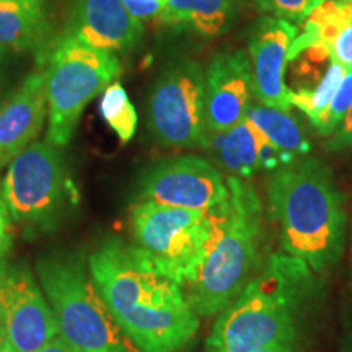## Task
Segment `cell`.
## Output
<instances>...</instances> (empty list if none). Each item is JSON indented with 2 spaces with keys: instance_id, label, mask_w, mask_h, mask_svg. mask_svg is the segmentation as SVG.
Wrapping results in <instances>:
<instances>
[{
  "instance_id": "484cf974",
  "label": "cell",
  "mask_w": 352,
  "mask_h": 352,
  "mask_svg": "<svg viewBox=\"0 0 352 352\" xmlns=\"http://www.w3.org/2000/svg\"><path fill=\"white\" fill-rule=\"evenodd\" d=\"M12 51L0 46V104L12 94Z\"/></svg>"
},
{
  "instance_id": "ac0fdd59",
  "label": "cell",
  "mask_w": 352,
  "mask_h": 352,
  "mask_svg": "<svg viewBox=\"0 0 352 352\" xmlns=\"http://www.w3.org/2000/svg\"><path fill=\"white\" fill-rule=\"evenodd\" d=\"M241 8L243 0H168L158 19L170 28L212 39L230 32Z\"/></svg>"
},
{
  "instance_id": "7c38bea8",
  "label": "cell",
  "mask_w": 352,
  "mask_h": 352,
  "mask_svg": "<svg viewBox=\"0 0 352 352\" xmlns=\"http://www.w3.org/2000/svg\"><path fill=\"white\" fill-rule=\"evenodd\" d=\"M297 34L296 25L271 15L258 19L250 30L248 56L252 63L254 98L280 111L292 108L284 83V72L290 44Z\"/></svg>"
},
{
  "instance_id": "ba28073f",
  "label": "cell",
  "mask_w": 352,
  "mask_h": 352,
  "mask_svg": "<svg viewBox=\"0 0 352 352\" xmlns=\"http://www.w3.org/2000/svg\"><path fill=\"white\" fill-rule=\"evenodd\" d=\"M131 220L135 245L184 287L196 274L204 254L210 230L209 210L139 201L131 210Z\"/></svg>"
},
{
  "instance_id": "2e32d148",
  "label": "cell",
  "mask_w": 352,
  "mask_h": 352,
  "mask_svg": "<svg viewBox=\"0 0 352 352\" xmlns=\"http://www.w3.org/2000/svg\"><path fill=\"white\" fill-rule=\"evenodd\" d=\"M202 148L212 153L228 175L241 179H248L259 170L276 171L298 160L272 145L248 118L230 131H206Z\"/></svg>"
},
{
  "instance_id": "ffe728a7",
  "label": "cell",
  "mask_w": 352,
  "mask_h": 352,
  "mask_svg": "<svg viewBox=\"0 0 352 352\" xmlns=\"http://www.w3.org/2000/svg\"><path fill=\"white\" fill-rule=\"evenodd\" d=\"M101 120L107 122L118 139L127 144L138 131V111L120 82H111L101 94L98 104Z\"/></svg>"
},
{
  "instance_id": "d6986e66",
  "label": "cell",
  "mask_w": 352,
  "mask_h": 352,
  "mask_svg": "<svg viewBox=\"0 0 352 352\" xmlns=\"http://www.w3.org/2000/svg\"><path fill=\"white\" fill-rule=\"evenodd\" d=\"M245 118H248L272 145L294 158H303L310 153L311 144L289 111H280L256 101L246 109Z\"/></svg>"
},
{
  "instance_id": "4dcf8cb0",
  "label": "cell",
  "mask_w": 352,
  "mask_h": 352,
  "mask_svg": "<svg viewBox=\"0 0 352 352\" xmlns=\"http://www.w3.org/2000/svg\"><path fill=\"white\" fill-rule=\"evenodd\" d=\"M43 2H44V0H43Z\"/></svg>"
},
{
  "instance_id": "f1b7e54d",
  "label": "cell",
  "mask_w": 352,
  "mask_h": 352,
  "mask_svg": "<svg viewBox=\"0 0 352 352\" xmlns=\"http://www.w3.org/2000/svg\"><path fill=\"white\" fill-rule=\"evenodd\" d=\"M297 341H283V342H272V344L263 346L253 352H296Z\"/></svg>"
},
{
  "instance_id": "277c9868",
  "label": "cell",
  "mask_w": 352,
  "mask_h": 352,
  "mask_svg": "<svg viewBox=\"0 0 352 352\" xmlns=\"http://www.w3.org/2000/svg\"><path fill=\"white\" fill-rule=\"evenodd\" d=\"M311 285V270L277 253L215 321L208 352H253L272 342L297 341L300 305Z\"/></svg>"
},
{
  "instance_id": "9c48e42d",
  "label": "cell",
  "mask_w": 352,
  "mask_h": 352,
  "mask_svg": "<svg viewBox=\"0 0 352 352\" xmlns=\"http://www.w3.org/2000/svg\"><path fill=\"white\" fill-rule=\"evenodd\" d=\"M206 70L197 60L176 59L153 82L147 122L153 139L165 147L202 148L206 138Z\"/></svg>"
},
{
  "instance_id": "5b68a950",
  "label": "cell",
  "mask_w": 352,
  "mask_h": 352,
  "mask_svg": "<svg viewBox=\"0 0 352 352\" xmlns=\"http://www.w3.org/2000/svg\"><path fill=\"white\" fill-rule=\"evenodd\" d=\"M36 270L60 336L74 351L139 352L109 314L80 256L47 254L38 259Z\"/></svg>"
},
{
  "instance_id": "7402d4cb",
  "label": "cell",
  "mask_w": 352,
  "mask_h": 352,
  "mask_svg": "<svg viewBox=\"0 0 352 352\" xmlns=\"http://www.w3.org/2000/svg\"><path fill=\"white\" fill-rule=\"evenodd\" d=\"M352 108V65L344 67L342 80L334 94L331 103L318 124L315 126L316 132L320 135H333L338 131V127L342 124L344 118Z\"/></svg>"
},
{
  "instance_id": "d4e9b609",
  "label": "cell",
  "mask_w": 352,
  "mask_h": 352,
  "mask_svg": "<svg viewBox=\"0 0 352 352\" xmlns=\"http://www.w3.org/2000/svg\"><path fill=\"white\" fill-rule=\"evenodd\" d=\"M12 215L8 212L7 204L2 196V189H0V263L6 261L7 254L12 248Z\"/></svg>"
},
{
  "instance_id": "83f0119b",
  "label": "cell",
  "mask_w": 352,
  "mask_h": 352,
  "mask_svg": "<svg viewBox=\"0 0 352 352\" xmlns=\"http://www.w3.org/2000/svg\"><path fill=\"white\" fill-rule=\"evenodd\" d=\"M36 352H76V351L69 346V342L65 341L60 334H57L54 340H51L46 346H43L41 349H38Z\"/></svg>"
},
{
  "instance_id": "8992f818",
  "label": "cell",
  "mask_w": 352,
  "mask_h": 352,
  "mask_svg": "<svg viewBox=\"0 0 352 352\" xmlns=\"http://www.w3.org/2000/svg\"><path fill=\"white\" fill-rule=\"evenodd\" d=\"M43 64L47 96L46 140L63 148L76 134L87 104L121 76L122 65L116 54L87 46L67 33L56 38Z\"/></svg>"
},
{
  "instance_id": "7a4b0ae2",
  "label": "cell",
  "mask_w": 352,
  "mask_h": 352,
  "mask_svg": "<svg viewBox=\"0 0 352 352\" xmlns=\"http://www.w3.org/2000/svg\"><path fill=\"white\" fill-rule=\"evenodd\" d=\"M267 201L285 254L315 272L340 261L346 235L344 197L323 162L303 157L272 171Z\"/></svg>"
},
{
  "instance_id": "52a82bcc",
  "label": "cell",
  "mask_w": 352,
  "mask_h": 352,
  "mask_svg": "<svg viewBox=\"0 0 352 352\" xmlns=\"http://www.w3.org/2000/svg\"><path fill=\"white\" fill-rule=\"evenodd\" d=\"M2 196L15 222L41 230L59 223L76 196L59 147L33 142L8 164Z\"/></svg>"
},
{
  "instance_id": "603a6c76",
  "label": "cell",
  "mask_w": 352,
  "mask_h": 352,
  "mask_svg": "<svg viewBox=\"0 0 352 352\" xmlns=\"http://www.w3.org/2000/svg\"><path fill=\"white\" fill-rule=\"evenodd\" d=\"M259 12L271 13L277 19H284L290 23H302L308 13L323 0H253Z\"/></svg>"
},
{
  "instance_id": "9a60e30c",
  "label": "cell",
  "mask_w": 352,
  "mask_h": 352,
  "mask_svg": "<svg viewBox=\"0 0 352 352\" xmlns=\"http://www.w3.org/2000/svg\"><path fill=\"white\" fill-rule=\"evenodd\" d=\"M46 118V67L41 64L0 104V168L36 140Z\"/></svg>"
},
{
  "instance_id": "e0dca14e",
  "label": "cell",
  "mask_w": 352,
  "mask_h": 352,
  "mask_svg": "<svg viewBox=\"0 0 352 352\" xmlns=\"http://www.w3.org/2000/svg\"><path fill=\"white\" fill-rule=\"evenodd\" d=\"M56 38L43 0H0V46L46 60Z\"/></svg>"
},
{
  "instance_id": "5bb4252c",
  "label": "cell",
  "mask_w": 352,
  "mask_h": 352,
  "mask_svg": "<svg viewBox=\"0 0 352 352\" xmlns=\"http://www.w3.org/2000/svg\"><path fill=\"white\" fill-rule=\"evenodd\" d=\"M64 33L95 50L120 56L139 46L144 25L131 15L122 0H69Z\"/></svg>"
},
{
  "instance_id": "cb8c5ba5",
  "label": "cell",
  "mask_w": 352,
  "mask_h": 352,
  "mask_svg": "<svg viewBox=\"0 0 352 352\" xmlns=\"http://www.w3.org/2000/svg\"><path fill=\"white\" fill-rule=\"evenodd\" d=\"M168 0H122L127 10L139 21H147L160 16Z\"/></svg>"
},
{
  "instance_id": "44dd1931",
  "label": "cell",
  "mask_w": 352,
  "mask_h": 352,
  "mask_svg": "<svg viewBox=\"0 0 352 352\" xmlns=\"http://www.w3.org/2000/svg\"><path fill=\"white\" fill-rule=\"evenodd\" d=\"M342 74H344V67L338 63L336 59L333 60L331 67H329L327 77L321 80L318 87L314 91L305 95H290V104L297 107L305 116L310 120L311 126H316L323 118L324 111H327L329 103H331L334 94H336L338 87L342 80Z\"/></svg>"
},
{
  "instance_id": "6da1fadb",
  "label": "cell",
  "mask_w": 352,
  "mask_h": 352,
  "mask_svg": "<svg viewBox=\"0 0 352 352\" xmlns=\"http://www.w3.org/2000/svg\"><path fill=\"white\" fill-rule=\"evenodd\" d=\"M88 271L109 314L139 352H179L199 328L184 289L138 245L103 241Z\"/></svg>"
},
{
  "instance_id": "8fae6325",
  "label": "cell",
  "mask_w": 352,
  "mask_h": 352,
  "mask_svg": "<svg viewBox=\"0 0 352 352\" xmlns=\"http://www.w3.org/2000/svg\"><path fill=\"white\" fill-rule=\"evenodd\" d=\"M228 197V183L209 160L195 155L158 162L144 171L139 201L171 208L209 210Z\"/></svg>"
},
{
  "instance_id": "3957f363",
  "label": "cell",
  "mask_w": 352,
  "mask_h": 352,
  "mask_svg": "<svg viewBox=\"0 0 352 352\" xmlns=\"http://www.w3.org/2000/svg\"><path fill=\"white\" fill-rule=\"evenodd\" d=\"M227 183V199L209 209L210 230L199 267L183 287L199 318L222 314L259 267L261 201L246 179L228 176Z\"/></svg>"
},
{
  "instance_id": "4fadbf2b",
  "label": "cell",
  "mask_w": 352,
  "mask_h": 352,
  "mask_svg": "<svg viewBox=\"0 0 352 352\" xmlns=\"http://www.w3.org/2000/svg\"><path fill=\"white\" fill-rule=\"evenodd\" d=\"M253 95L250 56L243 50L217 52L206 69V127L230 131L245 120Z\"/></svg>"
},
{
  "instance_id": "4316f807",
  "label": "cell",
  "mask_w": 352,
  "mask_h": 352,
  "mask_svg": "<svg viewBox=\"0 0 352 352\" xmlns=\"http://www.w3.org/2000/svg\"><path fill=\"white\" fill-rule=\"evenodd\" d=\"M328 147L331 151H352V108L347 113L342 124L331 135Z\"/></svg>"
},
{
  "instance_id": "f546056e",
  "label": "cell",
  "mask_w": 352,
  "mask_h": 352,
  "mask_svg": "<svg viewBox=\"0 0 352 352\" xmlns=\"http://www.w3.org/2000/svg\"><path fill=\"white\" fill-rule=\"evenodd\" d=\"M0 352H12L10 342L7 340V334L3 331L2 323H0Z\"/></svg>"
},
{
  "instance_id": "30bf717a",
  "label": "cell",
  "mask_w": 352,
  "mask_h": 352,
  "mask_svg": "<svg viewBox=\"0 0 352 352\" xmlns=\"http://www.w3.org/2000/svg\"><path fill=\"white\" fill-rule=\"evenodd\" d=\"M0 323L12 352H36L60 334L54 310L25 263H0Z\"/></svg>"
}]
</instances>
